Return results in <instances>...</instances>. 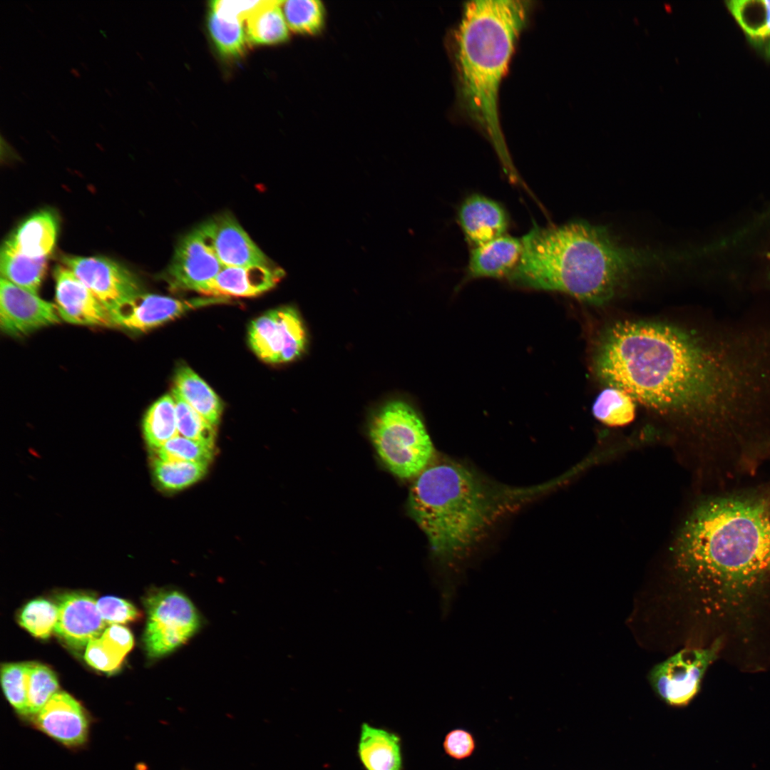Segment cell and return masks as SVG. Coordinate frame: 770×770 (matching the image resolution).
I'll use <instances>...</instances> for the list:
<instances>
[{
  "mask_svg": "<svg viewBox=\"0 0 770 770\" xmlns=\"http://www.w3.org/2000/svg\"><path fill=\"white\" fill-rule=\"evenodd\" d=\"M601 382L663 415L678 416L739 451L770 433V327L707 332L617 322L593 352Z\"/></svg>",
  "mask_w": 770,
  "mask_h": 770,
  "instance_id": "1",
  "label": "cell"
},
{
  "mask_svg": "<svg viewBox=\"0 0 770 770\" xmlns=\"http://www.w3.org/2000/svg\"><path fill=\"white\" fill-rule=\"evenodd\" d=\"M769 488L698 503L673 546V563L704 612L741 620L770 582Z\"/></svg>",
  "mask_w": 770,
  "mask_h": 770,
  "instance_id": "2",
  "label": "cell"
},
{
  "mask_svg": "<svg viewBox=\"0 0 770 770\" xmlns=\"http://www.w3.org/2000/svg\"><path fill=\"white\" fill-rule=\"evenodd\" d=\"M508 277L513 285L560 292L594 305L609 302L637 271L656 262L654 252L620 243L603 226L582 220L536 224Z\"/></svg>",
  "mask_w": 770,
  "mask_h": 770,
  "instance_id": "3",
  "label": "cell"
},
{
  "mask_svg": "<svg viewBox=\"0 0 770 770\" xmlns=\"http://www.w3.org/2000/svg\"><path fill=\"white\" fill-rule=\"evenodd\" d=\"M530 1H466L453 35L458 100L466 116L489 140L509 180L520 178L512 163L500 127L498 92L518 38L525 25Z\"/></svg>",
  "mask_w": 770,
  "mask_h": 770,
  "instance_id": "4",
  "label": "cell"
},
{
  "mask_svg": "<svg viewBox=\"0 0 770 770\" xmlns=\"http://www.w3.org/2000/svg\"><path fill=\"white\" fill-rule=\"evenodd\" d=\"M542 492L496 485L452 461L428 466L409 493V513L433 552L453 562L465 557L508 513Z\"/></svg>",
  "mask_w": 770,
  "mask_h": 770,
  "instance_id": "5",
  "label": "cell"
},
{
  "mask_svg": "<svg viewBox=\"0 0 770 770\" xmlns=\"http://www.w3.org/2000/svg\"><path fill=\"white\" fill-rule=\"evenodd\" d=\"M369 435L378 456L396 476H419L432 460L434 448L415 410L402 401H391L373 416Z\"/></svg>",
  "mask_w": 770,
  "mask_h": 770,
  "instance_id": "6",
  "label": "cell"
},
{
  "mask_svg": "<svg viewBox=\"0 0 770 770\" xmlns=\"http://www.w3.org/2000/svg\"><path fill=\"white\" fill-rule=\"evenodd\" d=\"M147 623L143 643L149 657L160 658L186 643L201 627L192 601L177 590H161L145 599Z\"/></svg>",
  "mask_w": 770,
  "mask_h": 770,
  "instance_id": "7",
  "label": "cell"
},
{
  "mask_svg": "<svg viewBox=\"0 0 770 770\" xmlns=\"http://www.w3.org/2000/svg\"><path fill=\"white\" fill-rule=\"evenodd\" d=\"M248 339L262 360L279 364L299 358L305 351L307 334L298 311L285 306L268 311L253 320Z\"/></svg>",
  "mask_w": 770,
  "mask_h": 770,
  "instance_id": "8",
  "label": "cell"
},
{
  "mask_svg": "<svg viewBox=\"0 0 770 770\" xmlns=\"http://www.w3.org/2000/svg\"><path fill=\"white\" fill-rule=\"evenodd\" d=\"M718 639L705 648L684 649L656 664L650 681L656 692L668 704L682 706L699 690L701 681L721 649Z\"/></svg>",
  "mask_w": 770,
  "mask_h": 770,
  "instance_id": "9",
  "label": "cell"
},
{
  "mask_svg": "<svg viewBox=\"0 0 770 770\" xmlns=\"http://www.w3.org/2000/svg\"><path fill=\"white\" fill-rule=\"evenodd\" d=\"M62 261L111 313L113 319L123 307L142 293L135 276L111 259L64 256Z\"/></svg>",
  "mask_w": 770,
  "mask_h": 770,
  "instance_id": "10",
  "label": "cell"
},
{
  "mask_svg": "<svg viewBox=\"0 0 770 770\" xmlns=\"http://www.w3.org/2000/svg\"><path fill=\"white\" fill-rule=\"evenodd\" d=\"M222 267L200 225L179 242L166 270L165 279L173 289L198 292Z\"/></svg>",
  "mask_w": 770,
  "mask_h": 770,
  "instance_id": "11",
  "label": "cell"
},
{
  "mask_svg": "<svg viewBox=\"0 0 770 770\" xmlns=\"http://www.w3.org/2000/svg\"><path fill=\"white\" fill-rule=\"evenodd\" d=\"M56 304L8 280L0 281V326L3 332L23 336L59 322Z\"/></svg>",
  "mask_w": 770,
  "mask_h": 770,
  "instance_id": "12",
  "label": "cell"
},
{
  "mask_svg": "<svg viewBox=\"0 0 770 770\" xmlns=\"http://www.w3.org/2000/svg\"><path fill=\"white\" fill-rule=\"evenodd\" d=\"M225 298L179 299L140 293L114 316L115 325L134 331H146L195 308L226 302Z\"/></svg>",
  "mask_w": 770,
  "mask_h": 770,
  "instance_id": "13",
  "label": "cell"
},
{
  "mask_svg": "<svg viewBox=\"0 0 770 770\" xmlns=\"http://www.w3.org/2000/svg\"><path fill=\"white\" fill-rule=\"evenodd\" d=\"M58 619L55 632L70 647L81 650L99 637L108 625L102 619L95 598L84 592L58 596Z\"/></svg>",
  "mask_w": 770,
  "mask_h": 770,
  "instance_id": "14",
  "label": "cell"
},
{
  "mask_svg": "<svg viewBox=\"0 0 770 770\" xmlns=\"http://www.w3.org/2000/svg\"><path fill=\"white\" fill-rule=\"evenodd\" d=\"M56 305L61 319L81 325L115 326L111 313L66 267L54 270Z\"/></svg>",
  "mask_w": 770,
  "mask_h": 770,
  "instance_id": "15",
  "label": "cell"
},
{
  "mask_svg": "<svg viewBox=\"0 0 770 770\" xmlns=\"http://www.w3.org/2000/svg\"><path fill=\"white\" fill-rule=\"evenodd\" d=\"M201 226L223 267L271 265L269 258L230 215L217 216Z\"/></svg>",
  "mask_w": 770,
  "mask_h": 770,
  "instance_id": "16",
  "label": "cell"
},
{
  "mask_svg": "<svg viewBox=\"0 0 770 770\" xmlns=\"http://www.w3.org/2000/svg\"><path fill=\"white\" fill-rule=\"evenodd\" d=\"M36 726L53 739L69 747L83 744L89 722L84 709L69 694L58 691L35 716Z\"/></svg>",
  "mask_w": 770,
  "mask_h": 770,
  "instance_id": "17",
  "label": "cell"
},
{
  "mask_svg": "<svg viewBox=\"0 0 770 770\" xmlns=\"http://www.w3.org/2000/svg\"><path fill=\"white\" fill-rule=\"evenodd\" d=\"M457 220L472 248L506 234L509 220L504 207L481 194H471L461 202Z\"/></svg>",
  "mask_w": 770,
  "mask_h": 770,
  "instance_id": "18",
  "label": "cell"
},
{
  "mask_svg": "<svg viewBox=\"0 0 770 770\" xmlns=\"http://www.w3.org/2000/svg\"><path fill=\"white\" fill-rule=\"evenodd\" d=\"M284 275V270L271 265L223 267L198 292L220 298L257 296L272 289Z\"/></svg>",
  "mask_w": 770,
  "mask_h": 770,
  "instance_id": "19",
  "label": "cell"
},
{
  "mask_svg": "<svg viewBox=\"0 0 770 770\" xmlns=\"http://www.w3.org/2000/svg\"><path fill=\"white\" fill-rule=\"evenodd\" d=\"M522 237L504 235L471 249L466 279H508L523 252Z\"/></svg>",
  "mask_w": 770,
  "mask_h": 770,
  "instance_id": "20",
  "label": "cell"
},
{
  "mask_svg": "<svg viewBox=\"0 0 770 770\" xmlns=\"http://www.w3.org/2000/svg\"><path fill=\"white\" fill-rule=\"evenodd\" d=\"M57 234L56 215L43 210L24 220L5 242L27 257L48 259L55 247Z\"/></svg>",
  "mask_w": 770,
  "mask_h": 770,
  "instance_id": "21",
  "label": "cell"
},
{
  "mask_svg": "<svg viewBox=\"0 0 770 770\" xmlns=\"http://www.w3.org/2000/svg\"><path fill=\"white\" fill-rule=\"evenodd\" d=\"M357 753L365 770H402L401 739L387 729L362 724Z\"/></svg>",
  "mask_w": 770,
  "mask_h": 770,
  "instance_id": "22",
  "label": "cell"
},
{
  "mask_svg": "<svg viewBox=\"0 0 770 770\" xmlns=\"http://www.w3.org/2000/svg\"><path fill=\"white\" fill-rule=\"evenodd\" d=\"M724 4L749 45L770 63V0H727Z\"/></svg>",
  "mask_w": 770,
  "mask_h": 770,
  "instance_id": "23",
  "label": "cell"
},
{
  "mask_svg": "<svg viewBox=\"0 0 770 770\" xmlns=\"http://www.w3.org/2000/svg\"><path fill=\"white\" fill-rule=\"evenodd\" d=\"M133 636L129 629L120 625H111L103 632L88 643L85 659L92 667L113 672L121 665L133 648Z\"/></svg>",
  "mask_w": 770,
  "mask_h": 770,
  "instance_id": "24",
  "label": "cell"
},
{
  "mask_svg": "<svg viewBox=\"0 0 770 770\" xmlns=\"http://www.w3.org/2000/svg\"><path fill=\"white\" fill-rule=\"evenodd\" d=\"M173 389L210 424L215 426L218 423L222 409L221 401L192 369L185 365L178 368Z\"/></svg>",
  "mask_w": 770,
  "mask_h": 770,
  "instance_id": "25",
  "label": "cell"
},
{
  "mask_svg": "<svg viewBox=\"0 0 770 770\" xmlns=\"http://www.w3.org/2000/svg\"><path fill=\"white\" fill-rule=\"evenodd\" d=\"M282 2L267 0L246 20L245 31L248 43L253 45H273L288 40L289 29L281 9Z\"/></svg>",
  "mask_w": 770,
  "mask_h": 770,
  "instance_id": "26",
  "label": "cell"
},
{
  "mask_svg": "<svg viewBox=\"0 0 770 770\" xmlns=\"http://www.w3.org/2000/svg\"><path fill=\"white\" fill-rule=\"evenodd\" d=\"M47 259L27 257L4 241L0 253L1 278L34 294L38 293Z\"/></svg>",
  "mask_w": 770,
  "mask_h": 770,
  "instance_id": "27",
  "label": "cell"
},
{
  "mask_svg": "<svg viewBox=\"0 0 770 770\" xmlns=\"http://www.w3.org/2000/svg\"><path fill=\"white\" fill-rule=\"evenodd\" d=\"M143 433L154 450L179 435L175 404L172 394H165L151 405L143 419Z\"/></svg>",
  "mask_w": 770,
  "mask_h": 770,
  "instance_id": "28",
  "label": "cell"
},
{
  "mask_svg": "<svg viewBox=\"0 0 770 770\" xmlns=\"http://www.w3.org/2000/svg\"><path fill=\"white\" fill-rule=\"evenodd\" d=\"M282 10L289 29L295 34L314 36L324 28L326 9L321 1H283Z\"/></svg>",
  "mask_w": 770,
  "mask_h": 770,
  "instance_id": "29",
  "label": "cell"
},
{
  "mask_svg": "<svg viewBox=\"0 0 770 770\" xmlns=\"http://www.w3.org/2000/svg\"><path fill=\"white\" fill-rule=\"evenodd\" d=\"M592 413L597 420L607 426H625L634 419L635 401L625 391L607 386L596 397Z\"/></svg>",
  "mask_w": 770,
  "mask_h": 770,
  "instance_id": "30",
  "label": "cell"
},
{
  "mask_svg": "<svg viewBox=\"0 0 770 770\" xmlns=\"http://www.w3.org/2000/svg\"><path fill=\"white\" fill-rule=\"evenodd\" d=\"M207 27L215 46L223 56L233 58L244 54L248 41L242 22L210 11Z\"/></svg>",
  "mask_w": 770,
  "mask_h": 770,
  "instance_id": "31",
  "label": "cell"
},
{
  "mask_svg": "<svg viewBox=\"0 0 770 770\" xmlns=\"http://www.w3.org/2000/svg\"><path fill=\"white\" fill-rule=\"evenodd\" d=\"M153 468L158 483L166 490L175 491L185 488L200 479L205 473L207 465L157 458Z\"/></svg>",
  "mask_w": 770,
  "mask_h": 770,
  "instance_id": "32",
  "label": "cell"
},
{
  "mask_svg": "<svg viewBox=\"0 0 770 770\" xmlns=\"http://www.w3.org/2000/svg\"><path fill=\"white\" fill-rule=\"evenodd\" d=\"M56 674L48 667L36 662H28L26 693L28 716H36L48 701L58 692Z\"/></svg>",
  "mask_w": 770,
  "mask_h": 770,
  "instance_id": "33",
  "label": "cell"
},
{
  "mask_svg": "<svg viewBox=\"0 0 770 770\" xmlns=\"http://www.w3.org/2000/svg\"><path fill=\"white\" fill-rule=\"evenodd\" d=\"M58 619L57 605L46 599L37 598L24 606L18 621L35 637L46 639L55 632Z\"/></svg>",
  "mask_w": 770,
  "mask_h": 770,
  "instance_id": "34",
  "label": "cell"
},
{
  "mask_svg": "<svg viewBox=\"0 0 770 770\" xmlns=\"http://www.w3.org/2000/svg\"><path fill=\"white\" fill-rule=\"evenodd\" d=\"M171 394L175 404L179 435L213 446L215 426L195 411L173 388Z\"/></svg>",
  "mask_w": 770,
  "mask_h": 770,
  "instance_id": "35",
  "label": "cell"
},
{
  "mask_svg": "<svg viewBox=\"0 0 770 770\" xmlns=\"http://www.w3.org/2000/svg\"><path fill=\"white\" fill-rule=\"evenodd\" d=\"M26 669L27 662L4 663L1 667L4 695L15 711L22 716H28Z\"/></svg>",
  "mask_w": 770,
  "mask_h": 770,
  "instance_id": "36",
  "label": "cell"
},
{
  "mask_svg": "<svg viewBox=\"0 0 770 770\" xmlns=\"http://www.w3.org/2000/svg\"><path fill=\"white\" fill-rule=\"evenodd\" d=\"M157 451L158 458L200 463L207 465L212 457L213 446L178 435Z\"/></svg>",
  "mask_w": 770,
  "mask_h": 770,
  "instance_id": "37",
  "label": "cell"
},
{
  "mask_svg": "<svg viewBox=\"0 0 770 770\" xmlns=\"http://www.w3.org/2000/svg\"><path fill=\"white\" fill-rule=\"evenodd\" d=\"M97 607L104 622L109 625H121L138 620L141 614L129 601L105 596L97 600Z\"/></svg>",
  "mask_w": 770,
  "mask_h": 770,
  "instance_id": "38",
  "label": "cell"
},
{
  "mask_svg": "<svg viewBox=\"0 0 770 770\" xmlns=\"http://www.w3.org/2000/svg\"><path fill=\"white\" fill-rule=\"evenodd\" d=\"M266 2L267 0H216L210 2V11L222 17L243 22Z\"/></svg>",
  "mask_w": 770,
  "mask_h": 770,
  "instance_id": "39",
  "label": "cell"
},
{
  "mask_svg": "<svg viewBox=\"0 0 770 770\" xmlns=\"http://www.w3.org/2000/svg\"><path fill=\"white\" fill-rule=\"evenodd\" d=\"M443 749L451 757L461 760L469 757L475 750L473 735L468 731L456 729L449 732L444 739Z\"/></svg>",
  "mask_w": 770,
  "mask_h": 770,
  "instance_id": "40",
  "label": "cell"
},
{
  "mask_svg": "<svg viewBox=\"0 0 770 770\" xmlns=\"http://www.w3.org/2000/svg\"><path fill=\"white\" fill-rule=\"evenodd\" d=\"M70 73L76 78H81V76L80 72L76 68L72 67L70 69Z\"/></svg>",
  "mask_w": 770,
  "mask_h": 770,
  "instance_id": "41",
  "label": "cell"
},
{
  "mask_svg": "<svg viewBox=\"0 0 770 770\" xmlns=\"http://www.w3.org/2000/svg\"><path fill=\"white\" fill-rule=\"evenodd\" d=\"M80 64L84 69L88 71V66H87V64L86 63L80 62Z\"/></svg>",
  "mask_w": 770,
  "mask_h": 770,
  "instance_id": "42",
  "label": "cell"
},
{
  "mask_svg": "<svg viewBox=\"0 0 770 770\" xmlns=\"http://www.w3.org/2000/svg\"><path fill=\"white\" fill-rule=\"evenodd\" d=\"M769 440H770V435H769V437H768V438H766V440H765V441H764V442H763L762 443H761V444H760V445H759V447H761V446H764V445L765 443H767V442H768V441H769Z\"/></svg>",
  "mask_w": 770,
  "mask_h": 770,
  "instance_id": "43",
  "label": "cell"
},
{
  "mask_svg": "<svg viewBox=\"0 0 770 770\" xmlns=\"http://www.w3.org/2000/svg\"><path fill=\"white\" fill-rule=\"evenodd\" d=\"M104 91L110 97H112V94H111V91L108 88H105Z\"/></svg>",
  "mask_w": 770,
  "mask_h": 770,
  "instance_id": "44",
  "label": "cell"
},
{
  "mask_svg": "<svg viewBox=\"0 0 770 770\" xmlns=\"http://www.w3.org/2000/svg\"><path fill=\"white\" fill-rule=\"evenodd\" d=\"M769 519H770V488H769Z\"/></svg>",
  "mask_w": 770,
  "mask_h": 770,
  "instance_id": "45",
  "label": "cell"
},
{
  "mask_svg": "<svg viewBox=\"0 0 770 770\" xmlns=\"http://www.w3.org/2000/svg\"><path fill=\"white\" fill-rule=\"evenodd\" d=\"M25 6H26V8H28V9H29V10H30L31 11H32V12H33V9H31V7H30V6H29V5H28L27 4H25Z\"/></svg>",
  "mask_w": 770,
  "mask_h": 770,
  "instance_id": "46",
  "label": "cell"
},
{
  "mask_svg": "<svg viewBox=\"0 0 770 770\" xmlns=\"http://www.w3.org/2000/svg\"><path fill=\"white\" fill-rule=\"evenodd\" d=\"M98 125H99V126H100V127H101V128L102 129H103V130H106V129H105V128H104L103 125H102L101 123H99Z\"/></svg>",
  "mask_w": 770,
  "mask_h": 770,
  "instance_id": "47",
  "label": "cell"
},
{
  "mask_svg": "<svg viewBox=\"0 0 770 770\" xmlns=\"http://www.w3.org/2000/svg\"><path fill=\"white\" fill-rule=\"evenodd\" d=\"M51 136L53 139L58 141V139L53 135L51 134Z\"/></svg>",
  "mask_w": 770,
  "mask_h": 770,
  "instance_id": "48",
  "label": "cell"
}]
</instances>
